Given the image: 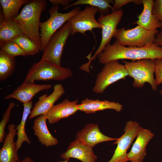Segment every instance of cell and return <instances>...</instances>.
<instances>
[{
	"label": "cell",
	"instance_id": "32",
	"mask_svg": "<svg viewBox=\"0 0 162 162\" xmlns=\"http://www.w3.org/2000/svg\"><path fill=\"white\" fill-rule=\"evenodd\" d=\"M112 6L115 10L120 9L123 6L129 3H134L136 5L142 4V0H115Z\"/></svg>",
	"mask_w": 162,
	"mask_h": 162
},
{
	"label": "cell",
	"instance_id": "6",
	"mask_svg": "<svg viewBox=\"0 0 162 162\" xmlns=\"http://www.w3.org/2000/svg\"><path fill=\"white\" fill-rule=\"evenodd\" d=\"M159 32L157 29L148 30L138 25L131 29L117 28L113 37L122 45L143 47L154 43Z\"/></svg>",
	"mask_w": 162,
	"mask_h": 162
},
{
	"label": "cell",
	"instance_id": "8",
	"mask_svg": "<svg viewBox=\"0 0 162 162\" xmlns=\"http://www.w3.org/2000/svg\"><path fill=\"white\" fill-rule=\"evenodd\" d=\"M128 76L124 65L117 60L109 62L104 64L98 74L93 91L96 93H103L110 85Z\"/></svg>",
	"mask_w": 162,
	"mask_h": 162
},
{
	"label": "cell",
	"instance_id": "13",
	"mask_svg": "<svg viewBox=\"0 0 162 162\" xmlns=\"http://www.w3.org/2000/svg\"><path fill=\"white\" fill-rule=\"evenodd\" d=\"M154 136L150 130L140 126L136 139L127 154L128 161L143 162L146 154V147Z\"/></svg>",
	"mask_w": 162,
	"mask_h": 162
},
{
	"label": "cell",
	"instance_id": "24",
	"mask_svg": "<svg viewBox=\"0 0 162 162\" xmlns=\"http://www.w3.org/2000/svg\"><path fill=\"white\" fill-rule=\"evenodd\" d=\"M114 3V1L112 0H78L64 7L63 9H67L74 6L88 5L98 8V12L100 14L106 15L109 14L110 9L112 11H115L110 4V3L113 4Z\"/></svg>",
	"mask_w": 162,
	"mask_h": 162
},
{
	"label": "cell",
	"instance_id": "23",
	"mask_svg": "<svg viewBox=\"0 0 162 162\" xmlns=\"http://www.w3.org/2000/svg\"><path fill=\"white\" fill-rule=\"evenodd\" d=\"M32 104V100L23 104V110L22 119L20 124L16 127L17 139L16 143L18 151L24 142H26L29 144H31V141L26 133L25 128L27 118L31 111Z\"/></svg>",
	"mask_w": 162,
	"mask_h": 162
},
{
	"label": "cell",
	"instance_id": "27",
	"mask_svg": "<svg viewBox=\"0 0 162 162\" xmlns=\"http://www.w3.org/2000/svg\"><path fill=\"white\" fill-rule=\"evenodd\" d=\"M11 40L18 45L27 56L33 55L40 51V48L29 38L23 34Z\"/></svg>",
	"mask_w": 162,
	"mask_h": 162
},
{
	"label": "cell",
	"instance_id": "3",
	"mask_svg": "<svg viewBox=\"0 0 162 162\" xmlns=\"http://www.w3.org/2000/svg\"><path fill=\"white\" fill-rule=\"evenodd\" d=\"M72 74L71 69L69 68L40 60L30 68L23 82H34L36 81L51 80L62 81L69 78Z\"/></svg>",
	"mask_w": 162,
	"mask_h": 162
},
{
	"label": "cell",
	"instance_id": "21",
	"mask_svg": "<svg viewBox=\"0 0 162 162\" xmlns=\"http://www.w3.org/2000/svg\"><path fill=\"white\" fill-rule=\"evenodd\" d=\"M46 120L45 115H40L34 120L32 128L34 135L43 145L46 147L56 145L58 144V141L49 130L46 124Z\"/></svg>",
	"mask_w": 162,
	"mask_h": 162
},
{
	"label": "cell",
	"instance_id": "26",
	"mask_svg": "<svg viewBox=\"0 0 162 162\" xmlns=\"http://www.w3.org/2000/svg\"><path fill=\"white\" fill-rule=\"evenodd\" d=\"M15 58L0 50V80L4 81L12 75L15 68Z\"/></svg>",
	"mask_w": 162,
	"mask_h": 162
},
{
	"label": "cell",
	"instance_id": "4",
	"mask_svg": "<svg viewBox=\"0 0 162 162\" xmlns=\"http://www.w3.org/2000/svg\"><path fill=\"white\" fill-rule=\"evenodd\" d=\"M123 62L128 76L133 79L134 87L141 88L147 82L153 90H156L157 86L154 77L155 60L146 59L131 62L124 61Z\"/></svg>",
	"mask_w": 162,
	"mask_h": 162
},
{
	"label": "cell",
	"instance_id": "35",
	"mask_svg": "<svg viewBox=\"0 0 162 162\" xmlns=\"http://www.w3.org/2000/svg\"><path fill=\"white\" fill-rule=\"evenodd\" d=\"M19 162H34V161L31 158L29 157H27L22 160L20 161Z\"/></svg>",
	"mask_w": 162,
	"mask_h": 162
},
{
	"label": "cell",
	"instance_id": "33",
	"mask_svg": "<svg viewBox=\"0 0 162 162\" xmlns=\"http://www.w3.org/2000/svg\"><path fill=\"white\" fill-rule=\"evenodd\" d=\"M71 0H50V1L53 5H62L66 7L70 4V3L73 1Z\"/></svg>",
	"mask_w": 162,
	"mask_h": 162
},
{
	"label": "cell",
	"instance_id": "37",
	"mask_svg": "<svg viewBox=\"0 0 162 162\" xmlns=\"http://www.w3.org/2000/svg\"><path fill=\"white\" fill-rule=\"evenodd\" d=\"M68 162V161L67 160H65V161H62V162Z\"/></svg>",
	"mask_w": 162,
	"mask_h": 162
},
{
	"label": "cell",
	"instance_id": "1",
	"mask_svg": "<svg viewBox=\"0 0 162 162\" xmlns=\"http://www.w3.org/2000/svg\"><path fill=\"white\" fill-rule=\"evenodd\" d=\"M99 62L105 64L111 61L129 59L135 61L143 59H162V47L153 43L143 47H126L116 40L107 44L97 56Z\"/></svg>",
	"mask_w": 162,
	"mask_h": 162
},
{
	"label": "cell",
	"instance_id": "14",
	"mask_svg": "<svg viewBox=\"0 0 162 162\" xmlns=\"http://www.w3.org/2000/svg\"><path fill=\"white\" fill-rule=\"evenodd\" d=\"M117 139L104 134L100 131L98 124L89 123L77 133L75 140L92 148L99 143L116 140Z\"/></svg>",
	"mask_w": 162,
	"mask_h": 162
},
{
	"label": "cell",
	"instance_id": "30",
	"mask_svg": "<svg viewBox=\"0 0 162 162\" xmlns=\"http://www.w3.org/2000/svg\"><path fill=\"white\" fill-rule=\"evenodd\" d=\"M155 62V81L158 86L162 83V59H156Z\"/></svg>",
	"mask_w": 162,
	"mask_h": 162
},
{
	"label": "cell",
	"instance_id": "17",
	"mask_svg": "<svg viewBox=\"0 0 162 162\" xmlns=\"http://www.w3.org/2000/svg\"><path fill=\"white\" fill-rule=\"evenodd\" d=\"M8 132L6 134L4 144L0 150V162H19L15 136L17 130L14 124L8 126Z\"/></svg>",
	"mask_w": 162,
	"mask_h": 162
},
{
	"label": "cell",
	"instance_id": "38",
	"mask_svg": "<svg viewBox=\"0 0 162 162\" xmlns=\"http://www.w3.org/2000/svg\"></svg>",
	"mask_w": 162,
	"mask_h": 162
},
{
	"label": "cell",
	"instance_id": "15",
	"mask_svg": "<svg viewBox=\"0 0 162 162\" xmlns=\"http://www.w3.org/2000/svg\"><path fill=\"white\" fill-rule=\"evenodd\" d=\"M61 157L67 161L71 158L77 159L82 162H95L98 157L92 148L76 140L71 142Z\"/></svg>",
	"mask_w": 162,
	"mask_h": 162
},
{
	"label": "cell",
	"instance_id": "34",
	"mask_svg": "<svg viewBox=\"0 0 162 162\" xmlns=\"http://www.w3.org/2000/svg\"><path fill=\"white\" fill-rule=\"evenodd\" d=\"M154 43L162 47V28L156 34Z\"/></svg>",
	"mask_w": 162,
	"mask_h": 162
},
{
	"label": "cell",
	"instance_id": "36",
	"mask_svg": "<svg viewBox=\"0 0 162 162\" xmlns=\"http://www.w3.org/2000/svg\"><path fill=\"white\" fill-rule=\"evenodd\" d=\"M160 94L161 95H162V89H161L160 91Z\"/></svg>",
	"mask_w": 162,
	"mask_h": 162
},
{
	"label": "cell",
	"instance_id": "28",
	"mask_svg": "<svg viewBox=\"0 0 162 162\" xmlns=\"http://www.w3.org/2000/svg\"><path fill=\"white\" fill-rule=\"evenodd\" d=\"M0 50L14 57L18 56H27L18 45L11 40L0 43Z\"/></svg>",
	"mask_w": 162,
	"mask_h": 162
},
{
	"label": "cell",
	"instance_id": "11",
	"mask_svg": "<svg viewBox=\"0 0 162 162\" xmlns=\"http://www.w3.org/2000/svg\"><path fill=\"white\" fill-rule=\"evenodd\" d=\"M139 124L133 121H129L126 122L124 129V133L120 138H118L114 144L117 146L113 155L108 162H127V152L136 137Z\"/></svg>",
	"mask_w": 162,
	"mask_h": 162
},
{
	"label": "cell",
	"instance_id": "25",
	"mask_svg": "<svg viewBox=\"0 0 162 162\" xmlns=\"http://www.w3.org/2000/svg\"><path fill=\"white\" fill-rule=\"evenodd\" d=\"M30 1L28 0H0L2 9V14L6 19H14L19 14L21 7Z\"/></svg>",
	"mask_w": 162,
	"mask_h": 162
},
{
	"label": "cell",
	"instance_id": "31",
	"mask_svg": "<svg viewBox=\"0 0 162 162\" xmlns=\"http://www.w3.org/2000/svg\"><path fill=\"white\" fill-rule=\"evenodd\" d=\"M152 12L162 24V0H156L154 1Z\"/></svg>",
	"mask_w": 162,
	"mask_h": 162
},
{
	"label": "cell",
	"instance_id": "16",
	"mask_svg": "<svg viewBox=\"0 0 162 162\" xmlns=\"http://www.w3.org/2000/svg\"><path fill=\"white\" fill-rule=\"evenodd\" d=\"M50 84H37L34 82L22 83L11 94L6 96L4 99L14 98L25 104L31 101L33 97L39 92L50 89Z\"/></svg>",
	"mask_w": 162,
	"mask_h": 162
},
{
	"label": "cell",
	"instance_id": "9",
	"mask_svg": "<svg viewBox=\"0 0 162 162\" xmlns=\"http://www.w3.org/2000/svg\"><path fill=\"white\" fill-rule=\"evenodd\" d=\"M123 14L122 10L120 9L107 14H100L97 21L101 26L102 38L100 43L94 56L85 65H88L89 66L91 62L102 52L107 44L110 43Z\"/></svg>",
	"mask_w": 162,
	"mask_h": 162
},
{
	"label": "cell",
	"instance_id": "22",
	"mask_svg": "<svg viewBox=\"0 0 162 162\" xmlns=\"http://www.w3.org/2000/svg\"><path fill=\"white\" fill-rule=\"evenodd\" d=\"M23 34L16 22L13 19H6L0 15V43L10 40Z\"/></svg>",
	"mask_w": 162,
	"mask_h": 162
},
{
	"label": "cell",
	"instance_id": "10",
	"mask_svg": "<svg viewBox=\"0 0 162 162\" xmlns=\"http://www.w3.org/2000/svg\"><path fill=\"white\" fill-rule=\"evenodd\" d=\"M98 11L96 8L88 6L69 20L68 22L71 27L70 35L77 33L85 34L87 31H92L96 28L101 29L100 24L95 18Z\"/></svg>",
	"mask_w": 162,
	"mask_h": 162
},
{
	"label": "cell",
	"instance_id": "12",
	"mask_svg": "<svg viewBox=\"0 0 162 162\" xmlns=\"http://www.w3.org/2000/svg\"><path fill=\"white\" fill-rule=\"evenodd\" d=\"M64 93V89L62 84L60 83L55 85L53 91L50 94L48 95L44 94L39 98L31 111L29 118L32 119L41 115L46 114Z\"/></svg>",
	"mask_w": 162,
	"mask_h": 162
},
{
	"label": "cell",
	"instance_id": "7",
	"mask_svg": "<svg viewBox=\"0 0 162 162\" xmlns=\"http://www.w3.org/2000/svg\"><path fill=\"white\" fill-rule=\"evenodd\" d=\"M71 27L67 22L52 36L45 48L40 60L46 61L61 66V60L64 45L71 33Z\"/></svg>",
	"mask_w": 162,
	"mask_h": 162
},
{
	"label": "cell",
	"instance_id": "18",
	"mask_svg": "<svg viewBox=\"0 0 162 162\" xmlns=\"http://www.w3.org/2000/svg\"><path fill=\"white\" fill-rule=\"evenodd\" d=\"M78 100L70 101L65 99L62 102L54 105L45 115L50 124L57 123L62 119L68 118L77 111Z\"/></svg>",
	"mask_w": 162,
	"mask_h": 162
},
{
	"label": "cell",
	"instance_id": "20",
	"mask_svg": "<svg viewBox=\"0 0 162 162\" xmlns=\"http://www.w3.org/2000/svg\"><path fill=\"white\" fill-rule=\"evenodd\" d=\"M154 1L153 0H142L143 8L138 17L135 23L143 28L149 30L162 28V24L152 12Z\"/></svg>",
	"mask_w": 162,
	"mask_h": 162
},
{
	"label": "cell",
	"instance_id": "5",
	"mask_svg": "<svg viewBox=\"0 0 162 162\" xmlns=\"http://www.w3.org/2000/svg\"><path fill=\"white\" fill-rule=\"evenodd\" d=\"M58 6L53 5L49 10L50 15L49 18L46 21L40 23V51L44 50L53 34L80 11V8L76 6L68 12L59 13Z\"/></svg>",
	"mask_w": 162,
	"mask_h": 162
},
{
	"label": "cell",
	"instance_id": "29",
	"mask_svg": "<svg viewBox=\"0 0 162 162\" xmlns=\"http://www.w3.org/2000/svg\"><path fill=\"white\" fill-rule=\"evenodd\" d=\"M15 105L14 102H10L3 115L2 119L0 123V142H4L6 134L4 132L5 128L7 124L10 120L11 111Z\"/></svg>",
	"mask_w": 162,
	"mask_h": 162
},
{
	"label": "cell",
	"instance_id": "19",
	"mask_svg": "<svg viewBox=\"0 0 162 162\" xmlns=\"http://www.w3.org/2000/svg\"><path fill=\"white\" fill-rule=\"evenodd\" d=\"M77 107L78 110L86 113H94L96 112L110 109L120 112L123 110V105L118 102L107 100H100L98 99L93 100L87 98L83 100Z\"/></svg>",
	"mask_w": 162,
	"mask_h": 162
},
{
	"label": "cell",
	"instance_id": "2",
	"mask_svg": "<svg viewBox=\"0 0 162 162\" xmlns=\"http://www.w3.org/2000/svg\"><path fill=\"white\" fill-rule=\"evenodd\" d=\"M46 5V2L44 0L30 1L26 4L18 16L13 19L23 33L29 38L40 48V20L41 13L45 8Z\"/></svg>",
	"mask_w": 162,
	"mask_h": 162
}]
</instances>
